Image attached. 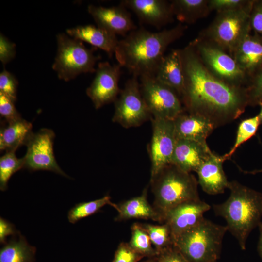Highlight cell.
<instances>
[{"label":"cell","instance_id":"obj_29","mask_svg":"<svg viewBox=\"0 0 262 262\" xmlns=\"http://www.w3.org/2000/svg\"><path fill=\"white\" fill-rule=\"evenodd\" d=\"M260 124L257 115L242 120L238 127L234 145L228 153L222 156L223 160L230 159L241 145L254 136Z\"/></svg>","mask_w":262,"mask_h":262},{"label":"cell","instance_id":"obj_21","mask_svg":"<svg viewBox=\"0 0 262 262\" xmlns=\"http://www.w3.org/2000/svg\"><path fill=\"white\" fill-rule=\"evenodd\" d=\"M66 32L74 39L102 49L110 57L115 53L119 42L115 34L93 25H80L68 29Z\"/></svg>","mask_w":262,"mask_h":262},{"label":"cell","instance_id":"obj_7","mask_svg":"<svg viewBox=\"0 0 262 262\" xmlns=\"http://www.w3.org/2000/svg\"><path fill=\"white\" fill-rule=\"evenodd\" d=\"M57 50L52 69L60 80L68 82L82 73L96 71L95 66L100 58L94 54L95 47L87 48L82 41L65 33L56 36Z\"/></svg>","mask_w":262,"mask_h":262},{"label":"cell","instance_id":"obj_43","mask_svg":"<svg viewBox=\"0 0 262 262\" xmlns=\"http://www.w3.org/2000/svg\"><path fill=\"white\" fill-rule=\"evenodd\" d=\"M260 172H262V170H254L253 171H250V172H247V173H251V174H256Z\"/></svg>","mask_w":262,"mask_h":262},{"label":"cell","instance_id":"obj_33","mask_svg":"<svg viewBox=\"0 0 262 262\" xmlns=\"http://www.w3.org/2000/svg\"><path fill=\"white\" fill-rule=\"evenodd\" d=\"M254 0H209L211 11L217 13L234 11L245 8L251 5Z\"/></svg>","mask_w":262,"mask_h":262},{"label":"cell","instance_id":"obj_8","mask_svg":"<svg viewBox=\"0 0 262 262\" xmlns=\"http://www.w3.org/2000/svg\"><path fill=\"white\" fill-rule=\"evenodd\" d=\"M191 43L204 66L214 76L231 85L246 87L248 78L233 57L218 46L198 37Z\"/></svg>","mask_w":262,"mask_h":262},{"label":"cell","instance_id":"obj_2","mask_svg":"<svg viewBox=\"0 0 262 262\" xmlns=\"http://www.w3.org/2000/svg\"><path fill=\"white\" fill-rule=\"evenodd\" d=\"M186 28L181 23L158 32L137 28L119 41L115 53L118 64L133 76H155L167 47L181 37Z\"/></svg>","mask_w":262,"mask_h":262},{"label":"cell","instance_id":"obj_24","mask_svg":"<svg viewBox=\"0 0 262 262\" xmlns=\"http://www.w3.org/2000/svg\"><path fill=\"white\" fill-rule=\"evenodd\" d=\"M33 133L32 124L22 118L8 122L0 128V151L15 152L21 146H26Z\"/></svg>","mask_w":262,"mask_h":262},{"label":"cell","instance_id":"obj_14","mask_svg":"<svg viewBox=\"0 0 262 262\" xmlns=\"http://www.w3.org/2000/svg\"><path fill=\"white\" fill-rule=\"evenodd\" d=\"M211 206L200 199L186 201L168 210L163 223L169 228L173 240L199 223Z\"/></svg>","mask_w":262,"mask_h":262},{"label":"cell","instance_id":"obj_42","mask_svg":"<svg viewBox=\"0 0 262 262\" xmlns=\"http://www.w3.org/2000/svg\"><path fill=\"white\" fill-rule=\"evenodd\" d=\"M259 106L260 107V111L257 115L259 117L261 124H262V104L260 105Z\"/></svg>","mask_w":262,"mask_h":262},{"label":"cell","instance_id":"obj_20","mask_svg":"<svg viewBox=\"0 0 262 262\" xmlns=\"http://www.w3.org/2000/svg\"><path fill=\"white\" fill-rule=\"evenodd\" d=\"M224 161L222 156L213 153L197 170L198 183L206 193L221 194L228 188L229 181L223 170Z\"/></svg>","mask_w":262,"mask_h":262},{"label":"cell","instance_id":"obj_12","mask_svg":"<svg viewBox=\"0 0 262 262\" xmlns=\"http://www.w3.org/2000/svg\"><path fill=\"white\" fill-rule=\"evenodd\" d=\"M152 135L149 146L151 177L171 163L177 138L174 120L152 119Z\"/></svg>","mask_w":262,"mask_h":262},{"label":"cell","instance_id":"obj_25","mask_svg":"<svg viewBox=\"0 0 262 262\" xmlns=\"http://www.w3.org/2000/svg\"><path fill=\"white\" fill-rule=\"evenodd\" d=\"M170 3L174 16L181 23L193 24L211 12L209 0H173Z\"/></svg>","mask_w":262,"mask_h":262},{"label":"cell","instance_id":"obj_1","mask_svg":"<svg viewBox=\"0 0 262 262\" xmlns=\"http://www.w3.org/2000/svg\"><path fill=\"white\" fill-rule=\"evenodd\" d=\"M179 49L184 78L181 101L186 110L207 118L215 127L239 117L248 106L246 87L231 85L214 76L191 42Z\"/></svg>","mask_w":262,"mask_h":262},{"label":"cell","instance_id":"obj_4","mask_svg":"<svg viewBox=\"0 0 262 262\" xmlns=\"http://www.w3.org/2000/svg\"><path fill=\"white\" fill-rule=\"evenodd\" d=\"M150 184L154 196V208L162 215L176 205L199 199L198 181L194 175L170 164L155 176Z\"/></svg>","mask_w":262,"mask_h":262},{"label":"cell","instance_id":"obj_17","mask_svg":"<svg viewBox=\"0 0 262 262\" xmlns=\"http://www.w3.org/2000/svg\"><path fill=\"white\" fill-rule=\"evenodd\" d=\"M213 153L206 143L177 139L171 164L187 172H196Z\"/></svg>","mask_w":262,"mask_h":262},{"label":"cell","instance_id":"obj_13","mask_svg":"<svg viewBox=\"0 0 262 262\" xmlns=\"http://www.w3.org/2000/svg\"><path fill=\"white\" fill-rule=\"evenodd\" d=\"M121 67L118 64L111 65L107 61L98 64L95 78L86 91L96 109L114 102L117 98L120 92L118 82Z\"/></svg>","mask_w":262,"mask_h":262},{"label":"cell","instance_id":"obj_27","mask_svg":"<svg viewBox=\"0 0 262 262\" xmlns=\"http://www.w3.org/2000/svg\"><path fill=\"white\" fill-rule=\"evenodd\" d=\"M107 204L114 207L115 205L111 201V197L108 195L95 200L77 204L68 212V221L71 223H75L82 218L95 213Z\"/></svg>","mask_w":262,"mask_h":262},{"label":"cell","instance_id":"obj_35","mask_svg":"<svg viewBox=\"0 0 262 262\" xmlns=\"http://www.w3.org/2000/svg\"><path fill=\"white\" fill-rule=\"evenodd\" d=\"M0 115L7 123L22 118L15 106L14 102L1 93H0Z\"/></svg>","mask_w":262,"mask_h":262},{"label":"cell","instance_id":"obj_22","mask_svg":"<svg viewBox=\"0 0 262 262\" xmlns=\"http://www.w3.org/2000/svg\"><path fill=\"white\" fill-rule=\"evenodd\" d=\"M154 76L182 98L184 92V78L179 49H172L164 56Z\"/></svg>","mask_w":262,"mask_h":262},{"label":"cell","instance_id":"obj_41","mask_svg":"<svg viewBox=\"0 0 262 262\" xmlns=\"http://www.w3.org/2000/svg\"><path fill=\"white\" fill-rule=\"evenodd\" d=\"M259 237L257 245V251L260 257L262 260V222L259 224Z\"/></svg>","mask_w":262,"mask_h":262},{"label":"cell","instance_id":"obj_3","mask_svg":"<svg viewBox=\"0 0 262 262\" xmlns=\"http://www.w3.org/2000/svg\"><path fill=\"white\" fill-rule=\"evenodd\" d=\"M228 188L230 191L229 197L223 203L213 204V210L226 220L227 230L245 250L250 233L261 222L262 192L237 181H229Z\"/></svg>","mask_w":262,"mask_h":262},{"label":"cell","instance_id":"obj_37","mask_svg":"<svg viewBox=\"0 0 262 262\" xmlns=\"http://www.w3.org/2000/svg\"><path fill=\"white\" fill-rule=\"evenodd\" d=\"M142 256L131 248L128 243L122 242L115 252L112 262H136Z\"/></svg>","mask_w":262,"mask_h":262},{"label":"cell","instance_id":"obj_28","mask_svg":"<svg viewBox=\"0 0 262 262\" xmlns=\"http://www.w3.org/2000/svg\"><path fill=\"white\" fill-rule=\"evenodd\" d=\"M149 236L152 244L159 254L173 245L171 231L168 225L140 224Z\"/></svg>","mask_w":262,"mask_h":262},{"label":"cell","instance_id":"obj_10","mask_svg":"<svg viewBox=\"0 0 262 262\" xmlns=\"http://www.w3.org/2000/svg\"><path fill=\"white\" fill-rule=\"evenodd\" d=\"M137 77L129 79L114 101L113 122L129 128L141 125L152 116L142 97Z\"/></svg>","mask_w":262,"mask_h":262},{"label":"cell","instance_id":"obj_31","mask_svg":"<svg viewBox=\"0 0 262 262\" xmlns=\"http://www.w3.org/2000/svg\"><path fill=\"white\" fill-rule=\"evenodd\" d=\"M131 237L128 243L135 251L142 256L154 255L158 253L152 246L148 235L140 223H134L131 227Z\"/></svg>","mask_w":262,"mask_h":262},{"label":"cell","instance_id":"obj_23","mask_svg":"<svg viewBox=\"0 0 262 262\" xmlns=\"http://www.w3.org/2000/svg\"><path fill=\"white\" fill-rule=\"evenodd\" d=\"M114 208L118 212L116 220L144 219L163 223L162 215L148 202L147 188L140 196L115 204Z\"/></svg>","mask_w":262,"mask_h":262},{"label":"cell","instance_id":"obj_30","mask_svg":"<svg viewBox=\"0 0 262 262\" xmlns=\"http://www.w3.org/2000/svg\"><path fill=\"white\" fill-rule=\"evenodd\" d=\"M24 167L23 157L17 158L15 152H6L0 158V190H6L8 180L12 175Z\"/></svg>","mask_w":262,"mask_h":262},{"label":"cell","instance_id":"obj_39","mask_svg":"<svg viewBox=\"0 0 262 262\" xmlns=\"http://www.w3.org/2000/svg\"><path fill=\"white\" fill-rule=\"evenodd\" d=\"M159 254V262H189L173 245Z\"/></svg>","mask_w":262,"mask_h":262},{"label":"cell","instance_id":"obj_26","mask_svg":"<svg viewBox=\"0 0 262 262\" xmlns=\"http://www.w3.org/2000/svg\"><path fill=\"white\" fill-rule=\"evenodd\" d=\"M35 248L19 235L6 242L0 250V262H33Z\"/></svg>","mask_w":262,"mask_h":262},{"label":"cell","instance_id":"obj_34","mask_svg":"<svg viewBox=\"0 0 262 262\" xmlns=\"http://www.w3.org/2000/svg\"><path fill=\"white\" fill-rule=\"evenodd\" d=\"M18 82L14 75L6 69L0 73V93L10 98L14 102L16 100Z\"/></svg>","mask_w":262,"mask_h":262},{"label":"cell","instance_id":"obj_11","mask_svg":"<svg viewBox=\"0 0 262 262\" xmlns=\"http://www.w3.org/2000/svg\"><path fill=\"white\" fill-rule=\"evenodd\" d=\"M55 135L50 129L43 128L33 132L26 146L23 157L24 167L31 171L48 170L68 177L60 167L55 159L53 141Z\"/></svg>","mask_w":262,"mask_h":262},{"label":"cell","instance_id":"obj_15","mask_svg":"<svg viewBox=\"0 0 262 262\" xmlns=\"http://www.w3.org/2000/svg\"><path fill=\"white\" fill-rule=\"evenodd\" d=\"M87 11L97 26L116 35L125 37L137 28L127 8L121 4L110 7L89 5Z\"/></svg>","mask_w":262,"mask_h":262},{"label":"cell","instance_id":"obj_5","mask_svg":"<svg viewBox=\"0 0 262 262\" xmlns=\"http://www.w3.org/2000/svg\"><path fill=\"white\" fill-rule=\"evenodd\" d=\"M227 231L226 226L204 217L196 225L174 238L173 246L189 262H216Z\"/></svg>","mask_w":262,"mask_h":262},{"label":"cell","instance_id":"obj_19","mask_svg":"<svg viewBox=\"0 0 262 262\" xmlns=\"http://www.w3.org/2000/svg\"><path fill=\"white\" fill-rule=\"evenodd\" d=\"M232 56L249 81L262 68V39L249 33L241 42Z\"/></svg>","mask_w":262,"mask_h":262},{"label":"cell","instance_id":"obj_32","mask_svg":"<svg viewBox=\"0 0 262 262\" xmlns=\"http://www.w3.org/2000/svg\"><path fill=\"white\" fill-rule=\"evenodd\" d=\"M246 89L248 105L262 104V68L249 80Z\"/></svg>","mask_w":262,"mask_h":262},{"label":"cell","instance_id":"obj_44","mask_svg":"<svg viewBox=\"0 0 262 262\" xmlns=\"http://www.w3.org/2000/svg\"><path fill=\"white\" fill-rule=\"evenodd\" d=\"M151 262L146 261V262Z\"/></svg>","mask_w":262,"mask_h":262},{"label":"cell","instance_id":"obj_6","mask_svg":"<svg viewBox=\"0 0 262 262\" xmlns=\"http://www.w3.org/2000/svg\"><path fill=\"white\" fill-rule=\"evenodd\" d=\"M253 2L243 9L217 13L198 37L218 46L232 56L241 42L251 33L250 14Z\"/></svg>","mask_w":262,"mask_h":262},{"label":"cell","instance_id":"obj_18","mask_svg":"<svg viewBox=\"0 0 262 262\" xmlns=\"http://www.w3.org/2000/svg\"><path fill=\"white\" fill-rule=\"evenodd\" d=\"M177 139L206 143L207 137L215 128L207 118L184 111L174 120Z\"/></svg>","mask_w":262,"mask_h":262},{"label":"cell","instance_id":"obj_16","mask_svg":"<svg viewBox=\"0 0 262 262\" xmlns=\"http://www.w3.org/2000/svg\"><path fill=\"white\" fill-rule=\"evenodd\" d=\"M120 4L132 11L140 22L160 29L173 21L170 1L164 0H123Z\"/></svg>","mask_w":262,"mask_h":262},{"label":"cell","instance_id":"obj_9","mask_svg":"<svg viewBox=\"0 0 262 262\" xmlns=\"http://www.w3.org/2000/svg\"><path fill=\"white\" fill-rule=\"evenodd\" d=\"M140 79L142 97L153 118L174 120L184 111L178 94L154 76Z\"/></svg>","mask_w":262,"mask_h":262},{"label":"cell","instance_id":"obj_36","mask_svg":"<svg viewBox=\"0 0 262 262\" xmlns=\"http://www.w3.org/2000/svg\"><path fill=\"white\" fill-rule=\"evenodd\" d=\"M251 31L262 39V0H254L250 14Z\"/></svg>","mask_w":262,"mask_h":262},{"label":"cell","instance_id":"obj_40","mask_svg":"<svg viewBox=\"0 0 262 262\" xmlns=\"http://www.w3.org/2000/svg\"><path fill=\"white\" fill-rule=\"evenodd\" d=\"M17 231L13 224L4 219L0 218V243H6V238L9 235H17Z\"/></svg>","mask_w":262,"mask_h":262},{"label":"cell","instance_id":"obj_38","mask_svg":"<svg viewBox=\"0 0 262 262\" xmlns=\"http://www.w3.org/2000/svg\"><path fill=\"white\" fill-rule=\"evenodd\" d=\"M16 44L2 33L0 34V60L3 65L12 60L16 56Z\"/></svg>","mask_w":262,"mask_h":262}]
</instances>
